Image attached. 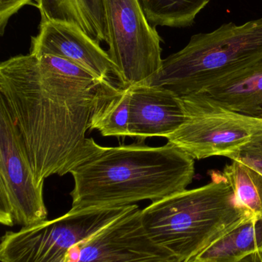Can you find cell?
Segmentation results:
<instances>
[{"mask_svg":"<svg viewBox=\"0 0 262 262\" xmlns=\"http://www.w3.org/2000/svg\"><path fill=\"white\" fill-rule=\"evenodd\" d=\"M102 82L54 55H17L0 64V100L19 132L38 184L69 173L84 157Z\"/></svg>","mask_w":262,"mask_h":262,"instance_id":"cell-1","label":"cell"},{"mask_svg":"<svg viewBox=\"0 0 262 262\" xmlns=\"http://www.w3.org/2000/svg\"><path fill=\"white\" fill-rule=\"evenodd\" d=\"M194 159L168 142L158 147H106L89 138L84 157L71 169V209L120 207L163 200L185 190L195 177Z\"/></svg>","mask_w":262,"mask_h":262,"instance_id":"cell-2","label":"cell"},{"mask_svg":"<svg viewBox=\"0 0 262 262\" xmlns=\"http://www.w3.org/2000/svg\"><path fill=\"white\" fill-rule=\"evenodd\" d=\"M212 182L152 202L141 220L152 243L172 258L190 262L228 232L250 218L237 203L223 174Z\"/></svg>","mask_w":262,"mask_h":262,"instance_id":"cell-3","label":"cell"},{"mask_svg":"<svg viewBox=\"0 0 262 262\" xmlns=\"http://www.w3.org/2000/svg\"><path fill=\"white\" fill-rule=\"evenodd\" d=\"M261 62L262 18L241 25L229 23L192 35L186 47L163 59L159 72L142 84L186 96Z\"/></svg>","mask_w":262,"mask_h":262,"instance_id":"cell-4","label":"cell"},{"mask_svg":"<svg viewBox=\"0 0 262 262\" xmlns=\"http://www.w3.org/2000/svg\"><path fill=\"white\" fill-rule=\"evenodd\" d=\"M135 205L70 209L52 220L6 232L0 244L1 262H66L72 246L124 215Z\"/></svg>","mask_w":262,"mask_h":262,"instance_id":"cell-5","label":"cell"},{"mask_svg":"<svg viewBox=\"0 0 262 262\" xmlns=\"http://www.w3.org/2000/svg\"><path fill=\"white\" fill-rule=\"evenodd\" d=\"M185 120L166 137L194 160L221 156L232 158L262 134V119L232 112L201 94L181 97Z\"/></svg>","mask_w":262,"mask_h":262,"instance_id":"cell-6","label":"cell"},{"mask_svg":"<svg viewBox=\"0 0 262 262\" xmlns=\"http://www.w3.org/2000/svg\"><path fill=\"white\" fill-rule=\"evenodd\" d=\"M109 57L120 86L146 82L163 66L161 37L140 0H105Z\"/></svg>","mask_w":262,"mask_h":262,"instance_id":"cell-7","label":"cell"},{"mask_svg":"<svg viewBox=\"0 0 262 262\" xmlns=\"http://www.w3.org/2000/svg\"><path fill=\"white\" fill-rule=\"evenodd\" d=\"M43 186L37 182L19 132L0 100V223L23 228L47 220Z\"/></svg>","mask_w":262,"mask_h":262,"instance_id":"cell-8","label":"cell"},{"mask_svg":"<svg viewBox=\"0 0 262 262\" xmlns=\"http://www.w3.org/2000/svg\"><path fill=\"white\" fill-rule=\"evenodd\" d=\"M172 258L152 243L141 220V209L131 210L71 248L66 262H137Z\"/></svg>","mask_w":262,"mask_h":262,"instance_id":"cell-9","label":"cell"},{"mask_svg":"<svg viewBox=\"0 0 262 262\" xmlns=\"http://www.w3.org/2000/svg\"><path fill=\"white\" fill-rule=\"evenodd\" d=\"M79 28L69 23L41 21L38 35L32 38L30 53L60 57L78 64L99 81L115 75L108 52Z\"/></svg>","mask_w":262,"mask_h":262,"instance_id":"cell-10","label":"cell"},{"mask_svg":"<svg viewBox=\"0 0 262 262\" xmlns=\"http://www.w3.org/2000/svg\"><path fill=\"white\" fill-rule=\"evenodd\" d=\"M129 137L166 138L183 124V99L170 89L138 84L130 87Z\"/></svg>","mask_w":262,"mask_h":262,"instance_id":"cell-11","label":"cell"},{"mask_svg":"<svg viewBox=\"0 0 262 262\" xmlns=\"http://www.w3.org/2000/svg\"><path fill=\"white\" fill-rule=\"evenodd\" d=\"M226 108L262 119V62L199 92Z\"/></svg>","mask_w":262,"mask_h":262,"instance_id":"cell-12","label":"cell"},{"mask_svg":"<svg viewBox=\"0 0 262 262\" xmlns=\"http://www.w3.org/2000/svg\"><path fill=\"white\" fill-rule=\"evenodd\" d=\"M41 21L69 23L92 39L108 42L105 0H36Z\"/></svg>","mask_w":262,"mask_h":262,"instance_id":"cell-13","label":"cell"},{"mask_svg":"<svg viewBox=\"0 0 262 262\" xmlns=\"http://www.w3.org/2000/svg\"><path fill=\"white\" fill-rule=\"evenodd\" d=\"M130 88L103 81L97 91L89 120V130L104 137H129Z\"/></svg>","mask_w":262,"mask_h":262,"instance_id":"cell-14","label":"cell"},{"mask_svg":"<svg viewBox=\"0 0 262 262\" xmlns=\"http://www.w3.org/2000/svg\"><path fill=\"white\" fill-rule=\"evenodd\" d=\"M262 252V221L245 220L206 248L190 262H240Z\"/></svg>","mask_w":262,"mask_h":262,"instance_id":"cell-15","label":"cell"},{"mask_svg":"<svg viewBox=\"0 0 262 262\" xmlns=\"http://www.w3.org/2000/svg\"><path fill=\"white\" fill-rule=\"evenodd\" d=\"M223 176L238 206L248 215L262 221V175L244 163L233 161L226 165Z\"/></svg>","mask_w":262,"mask_h":262,"instance_id":"cell-16","label":"cell"},{"mask_svg":"<svg viewBox=\"0 0 262 262\" xmlns=\"http://www.w3.org/2000/svg\"><path fill=\"white\" fill-rule=\"evenodd\" d=\"M148 21L154 27L192 26L210 0H140Z\"/></svg>","mask_w":262,"mask_h":262,"instance_id":"cell-17","label":"cell"},{"mask_svg":"<svg viewBox=\"0 0 262 262\" xmlns=\"http://www.w3.org/2000/svg\"><path fill=\"white\" fill-rule=\"evenodd\" d=\"M231 160L244 163L262 175V134L244 145Z\"/></svg>","mask_w":262,"mask_h":262,"instance_id":"cell-18","label":"cell"},{"mask_svg":"<svg viewBox=\"0 0 262 262\" xmlns=\"http://www.w3.org/2000/svg\"><path fill=\"white\" fill-rule=\"evenodd\" d=\"M32 0H0V33L4 34L9 18Z\"/></svg>","mask_w":262,"mask_h":262,"instance_id":"cell-19","label":"cell"},{"mask_svg":"<svg viewBox=\"0 0 262 262\" xmlns=\"http://www.w3.org/2000/svg\"><path fill=\"white\" fill-rule=\"evenodd\" d=\"M137 262H182L174 258H152Z\"/></svg>","mask_w":262,"mask_h":262,"instance_id":"cell-20","label":"cell"},{"mask_svg":"<svg viewBox=\"0 0 262 262\" xmlns=\"http://www.w3.org/2000/svg\"><path fill=\"white\" fill-rule=\"evenodd\" d=\"M240 262H262V252L252 254Z\"/></svg>","mask_w":262,"mask_h":262,"instance_id":"cell-21","label":"cell"}]
</instances>
